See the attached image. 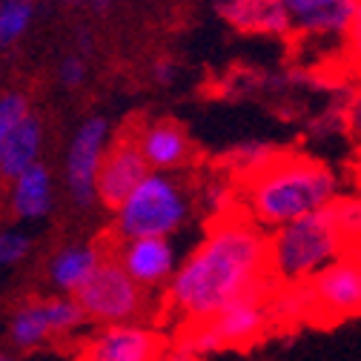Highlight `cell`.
Instances as JSON below:
<instances>
[{"instance_id": "cell-33", "label": "cell", "mask_w": 361, "mask_h": 361, "mask_svg": "<svg viewBox=\"0 0 361 361\" xmlns=\"http://www.w3.org/2000/svg\"><path fill=\"white\" fill-rule=\"evenodd\" d=\"M0 361H15V358H12L9 353H4V350H0Z\"/></svg>"}, {"instance_id": "cell-20", "label": "cell", "mask_w": 361, "mask_h": 361, "mask_svg": "<svg viewBox=\"0 0 361 361\" xmlns=\"http://www.w3.org/2000/svg\"><path fill=\"white\" fill-rule=\"evenodd\" d=\"M279 152L281 149H276L273 144H267V141H241V144H235L233 149H227L221 155V166L227 169V175L233 180L241 184V180L258 175Z\"/></svg>"}, {"instance_id": "cell-4", "label": "cell", "mask_w": 361, "mask_h": 361, "mask_svg": "<svg viewBox=\"0 0 361 361\" xmlns=\"http://www.w3.org/2000/svg\"><path fill=\"white\" fill-rule=\"evenodd\" d=\"M192 218V198L172 172H149L115 209V238H172Z\"/></svg>"}, {"instance_id": "cell-5", "label": "cell", "mask_w": 361, "mask_h": 361, "mask_svg": "<svg viewBox=\"0 0 361 361\" xmlns=\"http://www.w3.org/2000/svg\"><path fill=\"white\" fill-rule=\"evenodd\" d=\"M269 295H247L235 304H230L224 312H218L212 322L178 327V347L192 353L198 361L204 355L221 353L227 347H250L258 338L267 336L273 327V315H269Z\"/></svg>"}, {"instance_id": "cell-13", "label": "cell", "mask_w": 361, "mask_h": 361, "mask_svg": "<svg viewBox=\"0 0 361 361\" xmlns=\"http://www.w3.org/2000/svg\"><path fill=\"white\" fill-rule=\"evenodd\" d=\"M112 255L132 276V281H138L147 293L161 287L166 290L180 264L172 238H129L121 241Z\"/></svg>"}, {"instance_id": "cell-29", "label": "cell", "mask_w": 361, "mask_h": 361, "mask_svg": "<svg viewBox=\"0 0 361 361\" xmlns=\"http://www.w3.org/2000/svg\"><path fill=\"white\" fill-rule=\"evenodd\" d=\"M152 80H155L158 86H172V83L178 80V63L169 61V58L155 61V63H152Z\"/></svg>"}, {"instance_id": "cell-15", "label": "cell", "mask_w": 361, "mask_h": 361, "mask_svg": "<svg viewBox=\"0 0 361 361\" xmlns=\"http://www.w3.org/2000/svg\"><path fill=\"white\" fill-rule=\"evenodd\" d=\"M132 138L152 172H178L192 161L190 135L175 121H149Z\"/></svg>"}, {"instance_id": "cell-16", "label": "cell", "mask_w": 361, "mask_h": 361, "mask_svg": "<svg viewBox=\"0 0 361 361\" xmlns=\"http://www.w3.org/2000/svg\"><path fill=\"white\" fill-rule=\"evenodd\" d=\"M106 255L109 252L101 244H69L58 250L55 258L49 261V279L55 290L63 295H75L89 281V276L101 267Z\"/></svg>"}, {"instance_id": "cell-8", "label": "cell", "mask_w": 361, "mask_h": 361, "mask_svg": "<svg viewBox=\"0 0 361 361\" xmlns=\"http://www.w3.org/2000/svg\"><path fill=\"white\" fill-rule=\"evenodd\" d=\"M83 324L86 315L75 301V295L43 298V301H29L15 312L9 338L18 350H32L40 347L43 341H49L52 336H69Z\"/></svg>"}, {"instance_id": "cell-25", "label": "cell", "mask_w": 361, "mask_h": 361, "mask_svg": "<svg viewBox=\"0 0 361 361\" xmlns=\"http://www.w3.org/2000/svg\"><path fill=\"white\" fill-rule=\"evenodd\" d=\"M341 126L347 141L361 149V78L350 80L341 95Z\"/></svg>"}, {"instance_id": "cell-9", "label": "cell", "mask_w": 361, "mask_h": 361, "mask_svg": "<svg viewBox=\"0 0 361 361\" xmlns=\"http://www.w3.org/2000/svg\"><path fill=\"white\" fill-rule=\"evenodd\" d=\"M358 0H281L293 26V40L310 47H333L336 58L350 29Z\"/></svg>"}, {"instance_id": "cell-6", "label": "cell", "mask_w": 361, "mask_h": 361, "mask_svg": "<svg viewBox=\"0 0 361 361\" xmlns=\"http://www.w3.org/2000/svg\"><path fill=\"white\" fill-rule=\"evenodd\" d=\"M75 301L80 304L86 322H95L101 327L141 322L149 310L147 290L138 281H132V276L118 264L115 255H106L101 261L89 281L75 293Z\"/></svg>"}, {"instance_id": "cell-31", "label": "cell", "mask_w": 361, "mask_h": 361, "mask_svg": "<svg viewBox=\"0 0 361 361\" xmlns=\"http://www.w3.org/2000/svg\"><path fill=\"white\" fill-rule=\"evenodd\" d=\"M355 184H358V190H361V158H358V164H355Z\"/></svg>"}, {"instance_id": "cell-19", "label": "cell", "mask_w": 361, "mask_h": 361, "mask_svg": "<svg viewBox=\"0 0 361 361\" xmlns=\"http://www.w3.org/2000/svg\"><path fill=\"white\" fill-rule=\"evenodd\" d=\"M267 304L269 315H273V327H298L315 322L310 284H276Z\"/></svg>"}, {"instance_id": "cell-27", "label": "cell", "mask_w": 361, "mask_h": 361, "mask_svg": "<svg viewBox=\"0 0 361 361\" xmlns=\"http://www.w3.org/2000/svg\"><path fill=\"white\" fill-rule=\"evenodd\" d=\"M29 238L23 233H15V230H6L0 233V267H9V264H18L26 252H29Z\"/></svg>"}, {"instance_id": "cell-35", "label": "cell", "mask_w": 361, "mask_h": 361, "mask_svg": "<svg viewBox=\"0 0 361 361\" xmlns=\"http://www.w3.org/2000/svg\"><path fill=\"white\" fill-rule=\"evenodd\" d=\"M49 4H78V0H49Z\"/></svg>"}, {"instance_id": "cell-30", "label": "cell", "mask_w": 361, "mask_h": 361, "mask_svg": "<svg viewBox=\"0 0 361 361\" xmlns=\"http://www.w3.org/2000/svg\"><path fill=\"white\" fill-rule=\"evenodd\" d=\"M78 49H80V55H86L89 49H92V32L89 29H78Z\"/></svg>"}, {"instance_id": "cell-24", "label": "cell", "mask_w": 361, "mask_h": 361, "mask_svg": "<svg viewBox=\"0 0 361 361\" xmlns=\"http://www.w3.org/2000/svg\"><path fill=\"white\" fill-rule=\"evenodd\" d=\"M338 69L347 75V78H361V0L355 4V12H353V20H350V29L341 40V49H338Z\"/></svg>"}, {"instance_id": "cell-32", "label": "cell", "mask_w": 361, "mask_h": 361, "mask_svg": "<svg viewBox=\"0 0 361 361\" xmlns=\"http://www.w3.org/2000/svg\"><path fill=\"white\" fill-rule=\"evenodd\" d=\"M350 255H353V258H355V261H358V264H361V244H358V247H355V250H350Z\"/></svg>"}, {"instance_id": "cell-7", "label": "cell", "mask_w": 361, "mask_h": 361, "mask_svg": "<svg viewBox=\"0 0 361 361\" xmlns=\"http://www.w3.org/2000/svg\"><path fill=\"white\" fill-rule=\"evenodd\" d=\"M112 144V126L106 118H86L66 152V187L75 207H92L98 201V172Z\"/></svg>"}, {"instance_id": "cell-18", "label": "cell", "mask_w": 361, "mask_h": 361, "mask_svg": "<svg viewBox=\"0 0 361 361\" xmlns=\"http://www.w3.org/2000/svg\"><path fill=\"white\" fill-rule=\"evenodd\" d=\"M40 147H43V126L40 121L29 112L20 126L12 132V138L6 144V152H4V161H0V175L15 180L20 172H26L29 166L40 164L37 155H40Z\"/></svg>"}, {"instance_id": "cell-11", "label": "cell", "mask_w": 361, "mask_h": 361, "mask_svg": "<svg viewBox=\"0 0 361 361\" xmlns=\"http://www.w3.org/2000/svg\"><path fill=\"white\" fill-rule=\"evenodd\" d=\"M315 322H347L361 315V264L347 252L310 279Z\"/></svg>"}, {"instance_id": "cell-28", "label": "cell", "mask_w": 361, "mask_h": 361, "mask_svg": "<svg viewBox=\"0 0 361 361\" xmlns=\"http://www.w3.org/2000/svg\"><path fill=\"white\" fill-rule=\"evenodd\" d=\"M58 80L66 86V89H78L83 80H86V58L83 55H69L61 61L58 66Z\"/></svg>"}, {"instance_id": "cell-3", "label": "cell", "mask_w": 361, "mask_h": 361, "mask_svg": "<svg viewBox=\"0 0 361 361\" xmlns=\"http://www.w3.org/2000/svg\"><path fill=\"white\" fill-rule=\"evenodd\" d=\"M350 250L327 209L269 233V276L276 284H307Z\"/></svg>"}, {"instance_id": "cell-34", "label": "cell", "mask_w": 361, "mask_h": 361, "mask_svg": "<svg viewBox=\"0 0 361 361\" xmlns=\"http://www.w3.org/2000/svg\"><path fill=\"white\" fill-rule=\"evenodd\" d=\"M92 4H98V6H109L112 0H92Z\"/></svg>"}, {"instance_id": "cell-23", "label": "cell", "mask_w": 361, "mask_h": 361, "mask_svg": "<svg viewBox=\"0 0 361 361\" xmlns=\"http://www.w3.org/2000/svg\"><path fill=\"white\" fill-rule=\"evenodd\" d=\"M32 18H35L32 0H0V49L12 47L18 37H23Z\"/></svg>"}, {"instance_id": "cell-12", "label": "cell", "mask_w": 361, "mask_h": 361, "mask_svg": "<svg viewBox=\"0 0 361 361\" xmlns=\"http://www.w3.org/2000/svg\"><path fill=\"white\" fill-rule=\"evenodd\" d=\"M149 172L152 169L147 166L138 144H135V138H132V135H123V138L109 144L106 158L101 164V172H98V201L106 209L115 212Z\"/></svg>"}, {"instance_id": "cell-17", "label": "cell", "mask_w": 361, "mask_h": 361, "mask_svg": "<svg viewBox=\"0 0 361 361\" xmlns=\"http://www.w3.org/2000/svg\"><path fill=\"white\" fill-rule=\"evenodd\" d=\"M55 192H52V172L35 164L26 172H20L12 180V212L23 221H37L52 209Z\"/></svg>"}, {"instance_id": "cell-2", "label": "cell", "mask_w": 361, "mask_h": 361, "mask_svg": "<svg viewBox=\"0 0 361 361\" xmlns=\"http://www.w3.org/2000/svg\"><path fill=\"white\" fill-rule=\"evenodd\" d=\"M338 195V172L307 152H279L258 175L238 184L241 212L267 233L327 209Z\"/></svg>"}, {"instance_id": "cell-21", "label": "cell", "mask_w": 361, "mask_h": 361, "mask_svg": "<svg viewBox=\"0 0 361 361\" xmlns=\"http://www.w3.org/2000/svg\"><path fill=\"white\" fill-rule=\"evenodd\" d=\"M338 235L344 238L347 250H355L361 244V190L355 192H341L330 207H327Z\"/></svg>"}, {"instance_id": "cell-1", "label": "cell", "mask_w": 361, "mask_h": 361, "mask_svg": "<svg viewBox=\"0 0 361 361\" xmlns=\"http://www.w3.org/2000/svg\"><path fill=\"white\" fill-rule=\"evenodd\" d=\"M269 233L238 212L209 221L192 252L178 264L166 284V315L178 327L212 322L247 295H269Z\"/></svg>"}, {"instance_id": "cell-10", "label": "cell", "mask_w": 361, "mask_h": 361, "mask_svg": "<svg viewBox=\"0 0 361 361\" xmlns=\"http://www.w3.org/2000/svg\"><path fill=\"white\" fill-rule=\"evenodd\" d=\"M169 347L158 327L141 322L106 324L86 341L78 361H161Z\"/></svg>"}, {"instance_id": "cell-14", "label": "cell", "mask_w": 361, "mask_h": 361, "mask_svg": "<svg viewBox=\"0 0 361 361\" xmlns=\"http://www.w3.org/2000/svg\"><path fill=\"white\" fill-rule=\"evenodd\" d=\"M215 15L238 35L290 40L293 26L281 0H215Z\"/></svg>"}, {"instance_id": "cell-26", "label": "cell", "mask_w": 361, "mask_h": 361, "mask_svg": "<svg viewBox=\"0 0 361 361\" xmlns=\"http://www.w3.org/2000/svg\"><path fill=\"white\" fill-rule=\"evenodd\" d=\"M29 115V101L18 92H9L0 98V161H4L6 144L12 138V132L20 126V121Z\"/></svg>"}, {"instance_id": "cell-22", "label": "cell", "mask_w": 361, "mask_h": 361, "mask_svg": "<svg viewBox=\"0 0 361 361\" xmlns=\"http://www.w3.org/2000/svg\"><path fill=\"white\" fill-rule=\"evenodd\" d=\"M201 207L207 209L209 221L224 218L230 212H238L241 209V204H238V180L224 178V175L209 178L207 184L201 187Z\"/></svg>"}]
</instances>
